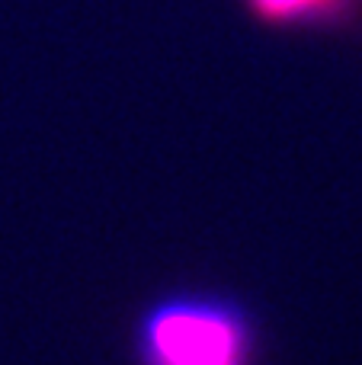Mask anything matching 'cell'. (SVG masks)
Returning a JSON list of instances; mask_svg holds the SVG:
<instances>
[{
    "label": "cell",
    "instance_id": "cell-2",
    "mask_svg": "<svg viewBox=\"0 0 362 365\" xmlns=\"http://www.w3.org/2000/svg\"><path fill=\"white\" fill-rule=\"evenodd\" d=\"M308 4H314V0H260V6L267 13H295Z\"/></svg>",
    "mask_w": 362,
    "mask_h": 365
},
{
    "label": "cell",
    "instance_id": "cell-1",
    "mask_svg": "<svg viewBox=\"0 0 362 365\" xmlns=\"http://www.w3.org/2000/svg\"><path fill=\"white\" fill-rule=\"evenodd\" d=\"M135 353L141 365H254V324L222 295H167L141 314Z\"/></svg>",
    "mask_w": 362,
    "mask_h": 365
}]
</instances>
